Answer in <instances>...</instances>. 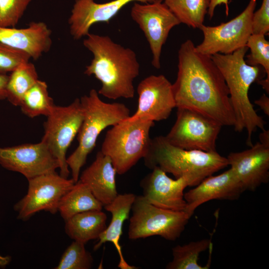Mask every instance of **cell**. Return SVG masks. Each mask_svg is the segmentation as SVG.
<instances>
[{
    "instance_id": "4",
    "label": "cell",
    "mask_w": 269,
    "mask_h": 269,
    "mask_svg": "<svg viewBox=\"0 0 269 269\" xmlns=\"http://www.w3.org/2000/svg\"><path fill=\"white\" fill-rule=\"evenodd\" d=\"M144 160L151 169L158 167L175 178H185L191 187L229 165L227 157L216 151L182 149L171 144L162 135L151 139Z\"/></svg>"
},
{
    "instance_id": "23",
    "label": "cell",
    "mask_w": 269,
    "mask_h": 269,
    "mask_svg": "<svg viewBox=\"0 0 269 269\" xmlns=\"http://www.w3.org/2000/svg\"><path fill=\"white\" fill-rule=\"evenodd\" d=\"M103 207L89 187L78 180L61 198L58 212L65 221L77 214L89 210H102Z\"/></svg>"
},
{
    "instance_id": "11",
    "label": "cell",
    "mask_w": 269,
    "mask_h": 269,
    "mask_svg": "<svg viewBox=\"0 0 269 269\" xmlns=\"http://www.w3.org/2000/svg\"><path fill=\"white\" fill-rule=\"evenodd\" d=\"M26 194L13 206L17 218L26 221L41 211L55 214L59 202L75 182L56 172L43 174L28 179Z\"/></svg>"
},
{
    "instance_id": "25",
    "label": "cell",
    "mask_w": 269,
    "mask_h": 269,
    "mask_svg": "<svg viewBox=\"0 0 269 269\" xmlns=\"http://www.w3.org/2000/svg\"><path fill=\"white\" fill-rule=\"evenodd\" d=\"M180 23L193 28L204 24L209 0H162Z\"/></svg>"
},
{
    "instance_id": "19",
    "label": "cell",
    "mask_w": 269,
    "mask_h": 269,
    "mask_svg": "<svg viewBox=\"0 0 269 269\" xmlns=\"http://www.w3.org/2000/svg\"><path fill=\"white\" fill-rule=\"evenodd\" d=\"M51 30L42 21H32L24 28L0 26V42L27 53L36 60L52 45Z\"/></svg>"
},
{
    "instance_id": "31",
    "label": "cell",
    "mask_w": 269,
    "mask_h": 269,
    "mask_svg": "<svg viewBox=\"0 0 269 269\" xmlns=\"http://www.w3.org/2000/svg\"><path fill=\"white\" fill-rule=\"evenodd\" d=\"M31 58L25 51L0 42V74L11 73L21 63L29 62Z\"/></svg>"
},
{
    "instance_id": "7",
    "label": "cell",
    "mask_w": 269,
    "mask_h": 269,
    "mask_svg": "<svg viewBox=\"0 0 269 269\" xmlns=\"http://www.w3.org/2000/svg\"><path fill=\"white\" fill-rule=\"evenodd\" d=\"M130 219L128 237L135 240L158 236L168 241L177 239L191 217L185 211H175L156 207L142 195L136 196Z\"/></svg>"
},
{
    "instance_id": "30",
    "label": "cell",
    "mask_w": 269,
    "mask_h": 269,
    "mask_svg": "<svg viewBox=\"0 0 269 269\" xmlns=\"http://www.w3.org/2000/svg\"><path fill=\"white\" fill-rule=\"evenodd\" d=\"M32 0H0V26L15 27Z\"/></svg>"
},
{
    "instance_id": "27",
    "label": "cell",
    "mask_w": 269,
    "mask_h": 269,
    "mask_svg": "<svg viewBox=\"0 0 269 269\" xmlns=\"http://www.w3.org/2000/svg\"><path fill=\"white\" fill-rule=\"evenodd\" d=\"M54 106L46 83L38 79L25 94L19 107L24 115L32 118L40 115L47 117Z\"/></svg>"
},
{
    "instance_id": "36",
    "label": "cell",
    "mask_w": 269,
    "mask_h": 269,
    "mask_svg": "<svg viewBox=\"0 0 269 269\" xmlns=\"http://www.w3.org/2000/svg\"><path fill=\"white\" fill-rule=\"evenodd\" d=\"M260 142L265 146L269 147V131L265 129L259 135Z\"/></svg>"
},
{
    "instance_id": "34",
    "label": "cell",
    "mask_w": 269,
    "mask_h": 269,
    "mask_svg": "<svg viewBox=\"0 0 269 269\" xmlns=\"http://www.w3.org/2000/svg\"><path fill=\"white\" fill-rule=\"evenodd\" d=\"M254 103L261 108L265 115L269 116V98L266 94H263L259 99L255 101Z\"/></svg>"
},
{
    "instance_id": "2",
    "label": "cell",
    "mask_w": 269,
    "mask_h": 269,
    "mask_svg": "<svg viewBox=\"0 0 269 269\" xmlns=\"http://www.w3.org/2000/svg\"><path fill=\"white\" fill-rule=\"evenodd\" d=\"M84 46L93 54L84 74L101 83L98 93L110 99H131L134 95V80L140 65L134 51L115 42L109 36L89 33Z\"/></svg>"
},
{
    "instance_id": "29",
    "label": "cell",
    "mask_w": 269,
    "mask_h": 269,
    "mask_svg": "<svg viewBox=\"0 0 269 269\" xmlns=\"http://www.w3.org/2000/svg\"><path fill=\"white\" fill-rule=\"evenodd\" d=\"M246 46L250 53L247 56L246 63L251 66H260L269 79V42L262 34H252Z\"/></svg>"
},
{
    "instance_id": "6",
    "label": "cell",
    "mask_w": 269,
    "mask_h": 269,
    "mask_svg": "<svg viewBox=\"0 0 269 269\" xmlns=\"http://www.w3.org/2000/svg\"><path fill=\"white\" fill-rule=\"evenodd\" d=\"M154 122L140 119L114 125L106 133L101 151L111 159L117 173L127 172L147 153Z\"/></svg>"
},
{
    "instance_id": "13",
    "label": "cell",
    "mask_w": 269,
    "mask_h": 269,
    "mask_svg": "<svg viewBox=\"0 0 269 269\" xmlns=\"http://www.w3.org/2000/svg\"><path fill=\"white\" fill-rule=\"evenodd\" d=\"M137 93V110L124 121L144 119L160 121L167 119L176 108L172 84L163 75L145 77L138 84Z\"/></svg>"
},
{
    "instance_id": "5",
    "label": "cell",
    "mask_w": 269,
    "mask_h": 269,
    "mask_svg": "<svg viewBox=\"0 0 269 269\" xmlns=\"http://www.w3.org/2000/svg\"><path fill=\"white\" fill-rule=\"evenodd\" d=\"M99 95L96 90L92 89L88 95L80 99L84 117L77 134L78 145L67 158L72 178L75 183L78 181L81 168L95 147L101 133L107 127L116 125L130 116V110L125 104L105 102Z\"/></svg>"
},
{
    "instance_id": "26",
    "label": "cell",
    "mask_w": 269,
    "mask_h": 269,
    "mask_svg": "<svg viewBox=\"0 0 269 269\" xmlns=\"http://www.w3.org/2000/svg\"><path fill=\"white\" fill-rule=\"evenodd\" d=\"M211 245V240L202 239L191 242L183 245H177L172 248V260L166 266L167 269H208L210 262L204 266L198 264L201 253Z\"/></svg>"
},
{
    "instance_id": "22",
    "label": "cell",
    "mask_w": 269,
    "mask_h": 269,
    "mask_svg": "<svg viewBox=\"0 0 269 269\" xmlns=\"http://www.w3.org/2000/svg\"><path fill=\"white\" fill-rule=\"evenodd\" d=\"M107 216L102 210L77 214L65 221V231L72 240L86 244L98 239L107 228Z\"/></svg>"
},
{
    "instance_id": "21",
    "label": "cell",
    "mask_w": 269,
    "mask_h": 269,
    "mask_svg": "<svg viewBox=\"0 0 269 269\" xmlns=\"http://www.w3.org/2000/svg\"><path fill=\"white\" fill-rule=\"evenodd\" d=\"M135 197L136 195L133 193L118 194L111 203L104 206L106 210L111 213L112 219L109 225L99 236L98 242L93 248L94 251H96L105 243H112L119 255V262L118 266L121 269H136L126 262L120 244L121 237L123 234L124 223L129 218Z\"/></svg>"
},
{
    "instance_id": "37",
    "label": "cell",
    "mask_w": 269,
    "mask_h": 269,
    "mask_svg": "<svg viewBox=\"0 0 269 269\" xmlns=\"http://www.w3.org/2000/svg\"><path fill=\"white\" fill-rule=\"evenodd\" d=\"M11 260L9 256H2L0 255V268H3L8 265Z\"/></svg>"
},
{
    "instance_id": "15",
    "label": "cell",
    "mask_w": 269,
    "mask_h": 269,
    "mask_svg": "<svg viewBox=\"0 0 269 269\" xmlns=\"http://www.w3.org/2000/svg\"><path fill=\"white\" fill-rule=\"evenodd\" d=\"M142 196L156 207L175 211H184L186 202L184 190L189 186L184 177L173 179L158 167L145 176L140 182Z\"/></svg>"
},
{
    "instance_id": "1",
    "label": "cell",
    "mask_w": 269,
    "mask_h": 269,
    "mask_svg": "<svg viewBox=\"0 0 269 269\" xmlns=\"http://www.w3.org/2000/svg\"><path fill=\"white\" fill-rule=\"evenodd\" d=\"M177 67L172 84L176 108L197 112L222 126L234 127L229 90L211 56L197 52L193 41L187 39L178 50Z\"/></svg>"
},
{
    "instance_id": "12",
    "label": "cell",
    "mask_w": 269,
    "mask_h": 269,
    "mask_svg": "<svg viewBox=\"0 0 269 269\" xmlns=\"http://www.w3.org/2000/svg\"><path fill=\"white\" fill-rule=\"evenodd\" d=\"M131 16L143 31L152 54V65L160 68V55L163 45L169 32L181 23L162 0L142 3L134 2Z\"/></svg>"
},
{
    "instance_id": "16",
    "label": "cell",
    "mask_w": 269,
    "mask_h": 269,
    "mask_svg": "<svg viewBox=\"0 0 269 269\" xmlns=\"http://www.w3.org/2000/svg\"><path fill=\"white\" fill-rule=\"evenodd\" d=\"M154 0H113L97 3L94 0H75L68 19L71 35L75 40L86 36L97 23H109L119 12L131 2L142 3Z\"/></svg>"
},
{
    "instance_id": "32",
    "label": "cell",
    "mask_w": 269,
    "mask_h": 269,
    "mask_svg": "<svg viewBox=\"0 0 269 269\" xmlns=\"http://www.w3.org/2000/svg\"><path fill=\"white\" fill-rule=\"evenodd\" d=\"M253 34L268 35L269 32V0H262L260 8L254 11L252 18Z\"/></svg>"
},
{
    "instance_id": "20",
    "label": "cell",
    "mask_w": 269,
    "mask_h": 269,
    "mask_svg": "<svg viewBox=\"0 0 269 269\" xmlns=\"http://www.w3.org/2000/svg\"><path fill=\"white\" fill-rule=\"evenodd\" d=\"M116 174L111 159L100 151L93 163L83 171L78 180L89 187L104 207L111 203L118 194Z\"/></svg>"
},
{
    "instance_id": "10",
    "label": "cell",
    "mask_w": 269,
    "mask_h": 269,
    "mask_svg": "<svg viewBox=\"0 0 269 269\" xmlns=\"http://www.w3.org/2000/svg\"><path fill=\"white\" fill-rule=\"evenodd\" d=\"M176 115L174 124L164 136L169 143L187 150L216 151V140L222 126L187 109L178 108Z\"/></svg>"
},
{
    "instance_id": "18",
    "label": "cell",
    "mask_w": 269,
    "mask_h": 269,
    "mask_svg": "<svg viewBox=\"0 0 269 269\" xmlns=\"http://www.w3.org/2000/svg\"><path fill=\"white\" fill-rule=\"evenodd\" d=\"M249 149L231 152L227 158L245 190L254 191L269 180V147L260 142Z\"/></svg>"
},
{
    "instance_id": "24",
    "label": "cell",
    "mask_w": 269,
    "mask_h": 269,
    "mask_svg": "<svg viewBox=\"0 0 269 269\" xmlns=\"http://www.w3.org/2000/svg\"><path fill=\"white\" fill-rule=\"evenodd\" d=\"M38 80L35 66L29 62L21 63L9 76L6 86V99L19 106L26 92Z\"/></svg>"
},
{
    "instance_id": "33",
    "label": "cell",
    "mask_w": 269,
    "mask_h": 269,
    "mask_svg": "<svg viewBox=\"0 0 269 269\" xmlns=\"http://www.w3.org/2000/svg\"><path fill=\"white\" fill-rule=\"evenodd\" d=\"M221 4L225 5L226 15L228 16L229 15V0H209L207 14L210 19L214 16L216 7Z\"/></svg>"
},
{
    "instance_id": "17",
    "label": "cell",
    "mask_w": 269,
    "mask_h": 269,
    "mask_svg": "<svg viewBox=\"0 0 269 269\" xmlns=\"http://www.w3.org/2000/svg\"><path fill=\"white\" fill-rule=\"evenodd\" d=\"M235 172L230 168L216 176L211 175L184 194V211L190 217L201 205L212 200H235L245 191Z\"/></svg>"
},
{
    "instance_id": "38",
    "label": "cell",
    "mask_w": 269,
    "mask_h": 269,
    "mask_svg": "<svg viewBox=\"0 0 269 269\" xmlns=\"http://www.w3.org/2000/svg\"><path fill=\"white\" fill-rule=\"evenodd\" d=\"M258 83L261 85L263 89L269 94V79H259L257 81Z\"/></svg>"
},
{
    "instance_id": "9",
    "label": "cell",
    "mask_w": 269,
    "mask_h": 269,
    "mask_svg": "<svg viewBox=\"0 0 269 269\" xmlns=\"http://www.w3.org/2000/svg\"><path fill=\"white\" fill-rule=\"evenodd\" d=\"M257 0H250L244 10L231 20L216 26L203 24L199 29L203 35L202 41L195 46L197 52L212 56L216 53L231 54L246 46L253 34L252 18Z\"/></svg>"
},
{
    "instance_id": "28",
    "label": "cell",
    "mask_w": 269,
    "mask_h": 269,
    "mask_svg": "<svg viewBox=\"0 0 269 269\" xmlns=\"http://www.w3.org/2000/svg\"><path fill=\"white\" fill-rule=\"evenodd\" d=\"M84 244L74 241L63 253L55 269H89L93 259Z\"/></svg>"
},
{
    "instance_id": "35",
    "label": "cell",
    "mask_w": 269,
    "mask_h": 269,
    "mask_svg": "<svg viewBox=\"0 0 269 269\" xmlns=\"http://www.w3.org/2000/svg\"><path fill=\"white\" fill-rule=\"evenodd\" d=\"M9 76L0 74V100L6 99V86Z\"/></svg>"
},
{
    "instance_id": "3",
    "label": "cell",
    "mask_w": 269,
    "mask_h": 269,
    "mask_svg": "<svg viewBox=\"0 0 269 269\" xmlns=\"http://www.w3.org/2000/svg\"><path fill=\"white\" fill-rule=\"evenodd\" d=\"M248 50L243 47L228 54L216 53L211 57L221 73L228 87L234 110V130L247 133V144L252 146V136L258 129L263 130L266 122L257 114L248 96L251 85L260 79L262 67L248 64L245 56Z\"/></svg>"
},
{
    "instance_id": "14",
    "label": "cell",
    "mask_w": 269,
    "mask_h": 269,
    "mask_svg": "<svg viewBox=\"0 0 269 269\" xmlns=\"http://www.w3.org/2000/svg\"><path fill=\"white\" fill-rule=\"evenodd\" d=\"M0 164L4 168L19 172L27 180L55 172L59 163L42 141L9 147H0Z\"/></svg>"
},
{
    "instance_id": "8",
    "label": "cell",
    "mask_w": 269,
    "mask_h": 269,
    "mask_svg": "<svg viewBox=\"0 0 269 269\" xmlns=\"http://www.w3.org/2000/svg\"><path fill=\"white\" fill-rule=\"evenodd\" d=\"M84 117L79 98L67 106H54L44 124V143L57 160L60 175L68 178L70 171L66 157L68 148L77 135Z\"/></svg>"
}]
</instances>
